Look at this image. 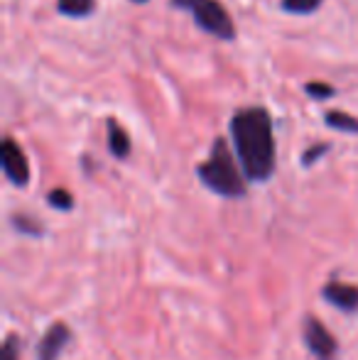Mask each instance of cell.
I'll list each match as a JSON object with an SVG mask.
<instances>
[{"mask_svg": "<svg viewBox=\"0 0 358 360\" xmlns=\"http://www.w3.org/2000/svg\"><path fill=\"white\" fill-rule=\"evenodd\" d=\"M231 140L241 172L250 181H268L275 174L277 150L272 118L265 108H241L231 118Z\"/></svg>", "mask_w": 358, "mask_h": 360, "instance_id": "6da1fadb", "label": "cell"}, {"mask_svg": "<svg viewBox=\"0 0 358 360\" xmlns=\"http://www.w3.org/2000/svg\"><path fill=\"white\" fill-rule=\"evenodd\" d=\"M196 176H199L206 189L224 196V199H241V196H245L243 172L238 169L234 152H231V147L224 138L214 140L209 157L196 167Z\"/></svg>", "mask_w": 358, "mask_h": 360, "instance_id": "7a4b0ae2", "label": "cell"}, {"mask_svg": "<svg viewBox=\"0 0 358 360\" xmlns=\"http://www.w3.org/2000/svg\"><path fill=\"white\" fill-rule=\"evenodd\" d=\"M174 8L189 10L194 22L199 25L204 32L214 34L219 39H234L236 37V25L231 20L229 10L219 3V0H172Z\"/></svg>", "mask_w": 358, "mask_h": 360, "instance_id": "3957f363", "label": "cell"}, {"mask_svg": "<svg viewBox=\"0 0 358 360\" xmlns=\"http://www.w3.org/2000/svg\"><path fill=\"white\" fill-rule=\"evenodd\" d=\"M302 338H305L307 351L317 360H336L339 356V341L336 336L324 326V321L312 314H307L302 321Z\"/></svg>", "mask_w": 358, "mask_h": 360, "instance_id": "277c9868", "label": "cell"}, {"mask_svg": "<svg viewBox=\"0 0 358 360\" xmlns=\"http://www.w3.org/2000/svg\"><path fill=\"white\" fill-rule=\"evenodd\" d=\"M0 160H3V172L15 186H27L30 181V162L25 157L23 147L15 143L13 138L3 140V150H0Z\"/></svg>", "mask_w": 358, "mask_h": 360, "instance_id": "5b68a950", "label": "cell"}, {"mask_svg": "<svg viewBox=\"0 0 358 360\" xmlns=\"http://www.w3.org/2000/svg\"><path fill=\"white\" fill-rule=\"evenodd\" d=\"M72 343V328L64 321H54L52 326L44 331L37 346V360H59L64 348Z\"/></svg>", "mask_w": 358, "mask_h": 360, "instance_id": "8992f818", "label": "cell"}, {"mask_svg": "<svg viewBox=\"0 0 358 360\" xmlns=\"http://www.w3.org/2000/svg\"><path fill=\"white\" fill-rule=\"evenodd\" d=\"M321 297L336 307L344 314H356L358 311V287L356 285H346V282L331 277L324 287H321Z\"/></svg>", "mask_w": 358, "mask_h": 360, "instance_id": "52a82bcc", "label": "cell"}, {"mask_svg": "<svg viewBox=\"0 0 358 360\" xmlns=\"http://www.w3.org/2000/svg\"><path fill=\"white\" fill-rule=\"evenodd\" d=\"M108 150L113 157H118V160H125V157L130 155V138L128 133L123 130V125L115 123L113 118L108 120Z\"/></svg>", "mask_w": 358, "mask_h": 360, "instance_id": "ba28073f", "label": "cell"}, {"mask_svg": "<svg viewBox=\"0 0 358 360\" xmlns=\"http://www.w3.org/2000/svg\"><path fill=\"white\" fill-rule=\"evenodd\" d=\"M324 123L329 128H336L341 133H356L358 135V118H354L346 110H326L324 113Z\"/></svg>", "mask_w": 358, "mask_h": 360, "instance_id": "9c48e42d", "label": "cell"}, {"mask_svg": "<svg viewBox=\"0 0 358 360\" xmlns=\"http://www.w3.org/2000/svg\"><path fill=\"white\" fill-rule=\"evenodd\" d=\"M57 10L67 18H89L96 10V0H59Z\"/></svg>", "mask_w": 358, "mask_h": 360, "instance_id": "30bf717a", "label": "cell"}, {"mask_svg": "<svg viewBox=\"0 0 358 360\" xmlns=\"http://www.w3.org/2000/svg\"><path fill=\"white\" fill-rule=\"evenodd\" d=\"M47 204L57 211H72L74 209V196L67 189H52L47 194Z\"/></svg>", "mask_w": 358, "mask_h": 360, "instance_id": "8fae6325", "label": "cell"}, {"mask_svg": "<svg viewBox=\"0 0 358 360\" xmlns=\"http://www.w3.org/2000/svg\"><path fill=\"white\" fill-rule=\"evenodd\" d=\"M321 5V0H282V10L292 15H309Z\"/></svg>", "mask_w": 358, "mask_h": 360, "instance_id": "7c38bea8", "label": "cell"}, {"mask_svg": "<svg viewBox=\"0 0 358 360\" xmlns=\"http://www.w3.org/2000/svg\"><path fill=\"white\" fill-rule=\"evenodd\" d=\"M13 226L18 228L20 233H25V236H32V238H39L44 233V228L30 216H13Z\"/></svg>", "mask_w": 358, "mask_h": 360, "instance_id": "4fadbf2b", "label": "cell"}, {"mask_svg": "<svg viewBox=\"0 0 358 360\" xmlns=\"http://www.w3.org/2000/svg\"><path fill=\"white\" fill-rule=\"evenodd\" d=\"M305 91L312 96V98H317V101H326V98H331V96H336L334 86L324 84V81H309V84L305 86Z\"/></svg>", "mask_w": 358, "mask_h": 360, "instance_id": "5bb4252c", "label": "cell"}, {"mask_svg": "<svg viewBox=\"0 0 358 360\" xmlns=\"http://www.w3.org/2000/svg\"><path fill=\"white\" fill-rule=\"evenodd\" d=\"M3 360H20V338L15 333H8L3 341V351H0Z\"/></svg>", "mask_w": 358, "mask_h": 360, "instance_id": "9a60e30c", "label": "cell"}, {"mask_svg": "<svg viewBox=\"0 0 358 360\" xmlns=\"http://www.w3.org/2000/svg\"><path fill=\"white\" fill-rule=\"evenodd\" d=\"M326 152H329V143H319V145H312L309 150H307L305 155H302V165H305V167H312V165H314L317 160H321V157H324Z\"/></svg>", "mask_w": 358, "mask_h": 360, "instance_id": "2e32d148", "label": "cell"}, {"mask_svg": "<svg viewBox=\"0 0 358 360\" xmlns=\"http://www.w3.org/2000/svg\"><path fill=\"white\" fill-rule=\"evenodd\" d=\"M133 3H148V0H133Z\"/></svg>", "mask_w": 358, "mask_h": 360, "instance_id": "e0dca14e", "label": "cell"}]
</instances>
